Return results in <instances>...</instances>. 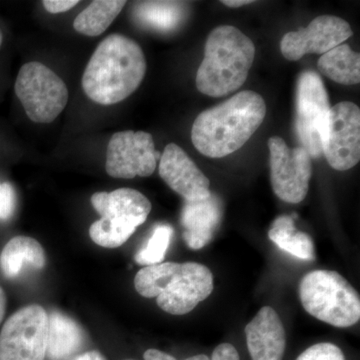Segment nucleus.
Returning <instances> with one entry per match:
<instances>
[{
  "label": "nucleus",
  "mask_w": 360,
  "mask_h": 360,
  "mask_svg": "<svg viewBox=\"0 0 360 360\" xmlns=\"http://www.w3.org/2000/svg\"><path fill=\"white\" fill-rule=\"evenodd\" d=\"M266 115V104L257 92H239L224 103L201 112L191 129L194 148L205 156L221 158L250 141Z\"/></svg>",
  "instance_id": "nucleus-1"
},
{
  "label": "nucleus",
  "mask_w": 360,
  "mask_h": 360,
  "mask_svg": "<svg viewBox=\"0 0 360 360\" xmlns=\"http://www.w3.org/2000/svg\"><path fill=\"white\" fill-rule=\"evenodd\" d=\"M146 59L134 40L122 34L105 37L96 47L82 75L85 94L94 103L112 105L141 86Z\"/></svg>",
  "instance_id": "nucleus-2"
},
{
  "label": "nucleus",
  "mask_w": 360,
  "mask_h": 360,
  "mask_svg": "<svg viewBox=\"0 0 360 360\" xmlns=\"http://www.w3.org/2000/svg\"><path fill=\"white\" fill-rule=\"evenodd\" d=\"M134 286L143 297H156L163 311L184 315L212 295L213 274L205 265L196 262H162L139 270Z\"/></svg>",
  "instance_id": "nucleus-3"
},
{
  "label": "nucleus",
  "mask_w": 360,
  "mask_h": 360,
  "mask_svg": "<svg viewBox=\"0 0 360 360\" xmlns=\"http://www.w3.org/2000/svg\"><path fill=\"white\" fill-rule=\"evenodd\" d=\"M255 56V46L250 37L234 26H219L206 40L205 58L196 73V87L212 97L236 91L248 79Z\"/></svg>",
  "instance_id": "nucleus-4"
},
{
  "label": "nucleus",
  "mask_w": 360,
  "mask_h": 360,
  "mask_svg": "<svg viewBox=\"0 0 360 360\" xmlns=\"http://www.w3.org/2000/svg\"><path fill=\"white\" fill-rule=\"evenodd\" d=\"M300 298L305 311L329 326L347 328L359 321V295L338 272L307 274L300 281Z\"/></svg>",
  "instance_id": "nucleus-5"
},
{
  "label": "nucleus",
  "mask_w": 360,
  "mask_h": 360,
  "mask_svg": "<svg viewBox=\"0 0 360 360\" xmlns=\"http://www.w3.org/2000/svg\"><path fill=\"white\" fill-rule=\"evenodd\" d=\"M90 201L101 217L90 226V238L97 245L106 248L124 245L137 227L146 221L151 212L148 198L132 188L96 193Z\"/></svg>",
  "instance_id": "nucleus-6"
},
{
  "label": "nucleus",
  "mask_w": 360,
  "mask_h": 360,
  "mask_svg": "<svg viewBox=\"0 0 360 360\" xmlns=\"http://www.w3.org/2000/svg\"><path fill=\"white\" fill-rule=\"evenodd\" d=\"M14 89L26 115L35 123L53 122L68 103L65 82L39 61L22 65Z\"/></svg>",
  "instance_id": "nucleus-7"
},
{
  "label": "nucleus",
  "mask_w": 360,
  "mask_h": 360,
  "mask_svg": "<svg viewBox=\"0 0 360 360\" xmlns=\"http://www.w3.org/2000/svg\"><path fill=\"white\" fill-rule=\"evenodd\" d=\"M330 108L321 77L314 71H303L296 85L295 130L302 148L311 158L322 155V139Z\"/></svg>",
  "instance_id": "nucleus-8"
},
{
  "label": "nucleus",
  "mask_w": 360,
  "mask_h": 360,
  "mask_svg": "<svg viewBox=\"0 0 360 360\" xmlns=\"http://www.w3.org/2000/svg\"><path fill=\"white\" fill-rule=\"evenodd\" d=\"M49 315L39 304L11 315L0 331V360H44Z\"/></svg>",
  "instance_id": "nucleus-9"
},
{
  "label": "nucleus",
  "mask_w": 360,
  "mask_h": 360,
  "mask_svg": "<svg viewBox=\"0 0 360 360\" xmlns=\"http://www.w3.org/2000/svg\"><path fill=\"white\" fill-rule=\"evenodd\" d=\"M270 179L277 198L300 203L307 198L311 179V158L304 148H290L281 137L269 139Z\"/></svg>",
  "instance_id": "nucleus-10"
},
{
  "label": "nucleus",
  "mask_w": 360,
  "mask_h": 360,
  "mask_svg": "<svg viewBox=\"0 0 360 360\" xmlns=\"http://www.w3.org/2000/svg\"><path fill=\"white\" fill-rule=\"evenodd\" d=\"M160 153L153 135L146 131L116 132L106 150V174L113 179L148 177L155 172Z\"/></svg>",
  "instance_id": "nucleus-11"
},
{
  "label": "nucleus",
  "mask_w": 360,
  "mask_h": 360,
  "mask_svg": "<svg viewBox=\"0 0 360 360\" xmlns=\"http://www.w3.org/2000/svg\"><path fill=\"white\" fill-rule=\"evenodd\" d=\"M322 153L329 165L345 172L360 160V110L350 101L330 108L328 125L322 139Z\"/></svg>",
  "instance_id": "nucleus-12"
},
{
  "label": "nucleus",
  "mask_w": 360,
  "mask_h": 360,
  "mask_svg": "<svg viewBox=\"0 0 360 360\" xmlns=\"http://www.w3.org/2000/svg\"><path fill=\"white\" fill-rule=\"evenodd\" d=\"M349 23L333 15L314 18L307 28L286 33L281 42L284 58L290 61L305 54H324L352 37Z\"/></svg>",
  "instance_id": "nucleus-13"
},
{
  "label": "nucleus",
  "mask_w": 360,
  "mask_h": 360,
  "mask_svg": "<svg viewBox=\"0 0 360 360\" xmlns=\"http://www.w3.org/2000/svg\"><path fill=\"white\" fill-rule=\"evenodd\" d=\"M160 175L172 191L186 201L207 198L210 181L180 146L167 144L160 156Z\"/></svg>",
  "instance_id": "nucleus-14"
},
{
  "label": "nucleus",
  "mask_w": 360,
  "mask_h": 360,
  "mask_svg": "<svg viewBox=\"0 0 360 360\" xmlns=\"http://www.w3.org/2000/svg\"><path fill=\"white\" fill-rule=\"evenodd\" d=\"M222 215L224 205L214 193H210L203 200L184 201L180 224L186 245L193 250H200L207 245L221 224Z\"/></svg>",
  "instance_id": "nucleus-15"
},
{
  "label": "nucleus",
  "mask_w": 360,
  "mask_h": 360,
  "mask_svg": "<svg viewBox=\"0 0 360 360\" xmlns=\"http://www.w3.org/2000/svg\"><path fill=\"white\" fill-rule=\"evenodd\" d=\"M246 343L252 360H283L286 338L276 310L262 307L245 328Z\"/></svg>",
  "instance_id": "nucleus-16"
},
{
  "label": "nucleus",
  "mask_w": 360,
  "mask_h": 360,
  "mask_svg": "<svg viewBox=\"0 0 360 360\" xmlns=\"http://www.w3.org/2000/svg\"><path fill=\"white\" fill-rule=\"evenodd\" d=\"M84 330L70 317L59 311L49 315L46 356L49 360H66L84 347Z\"/></svg>",
  "instance_id": "nucleus-17"
},
{
  "label": "nucleus",
  "mask_w": 360,
  "mask_h": 360,
  "mask_svg": "<svg viewBox=\"0 0 360 360\" xmlns=\"http://www.w3.org/2000/svg\"><path fill=\"white\" fill-rule=\"evenodd\" d=\"M46 262L44 248L34 238L15 236L6 243L0 255V269L6 278L20 276L25 265L44 269Z\"/></svg>",
  "instance_id": "nucleus-18"
},
{
  "label": "nucleus",
  "mask_w": 360,
  "mask_h": 360,
  "mask_svg": "<svg viewBox=\"0 0 360 360\" xmlns=\"http://www.w3.org/2000/svg\"><path fill=\"white\" fill-rule=\"evenodd\" d=\"M317 68L322 75L340 84L360 82V54L348 44H340L319 58Z\"/></svg>",
  "instance_id": "nucleus-19"
},
{
  "label": "nucleus",
  "mask_w": 360,
  "mask_h": 360,
  "mask_svg": "<svg viewBox=\"0 0 360 360\" xmlns=\"http://www.w3.org/2000/svg\"><path fill=\"white\" fill-rule=\"evenodd\" d=\"M269 238L281 250L303 260L315 258L314 243L309 234L298 231L292 215H281L270 226Z\"/></svg>",
  "instance_id": "nucleus-20"
},
{
  "label": "nucleus",
  "mask_w": 360,
  "mask_h": 360,
  "mask_svg": "<svg viewBox=\"0 0 360 360\" xmlns=\"http://www.w3.org/2000/svg\"><path fill=\"white\" fill-rule=\"evenodd\" d=\"M127 1L96 0L92 1L73 21L75 32L85 37H99L122 13Z\"/></svg>",
  "instance_id": "nucleus-21"
},
{
  "label": "nucleus",
  "mask_w": 360,
  "mask_h": 360,
  "mask_svg": "<svg viewBox=\"0 0 360 360\" xmlns=\"http://www.w3.org/2000/svg\"><path fill=\"white\" fill-rule=\"evenodd\" d=\"M134 13L141 25L160 32L174 30L184 15L181 4L174 1L139 2Z\"/></svg>",
  "instance_id": "nucleus-22"
},
{
  "label": "nucleus",
  "mask_w": 360,
  "mask_h": 360,
  "mask_svg": "<svg viewBox=\"0 0 360 360\" xmlns=\"http://www.w3.org/2000/svg\"><path fill=\"white\" fill-rule=\"evenodd\" d=\"M174 236V229L170 225L158 224L153 229L146 245L135 255V262L139 265H155L162 264L170 241Z\"/></svg>",
  "instance_id": "nucleus-23"
},
{
  "label": "nucleus",
  "mask_w": 360,
  "mask_h": 360,
  "mask_svg": "<svg viewBox=\"0 0 360 360\" xmlns=\"http://www.w3.org/2000/svg\"><path fill=\"white\" fill-rule=\"evenodd\" d=\"M296 360H345V357L333 343L321 342L307 348Z\"/></svg>",
  "instance_id": "nucleus-24"
},
{
  "label": "nucleus",
  "mask_w": 360,
  "mask_h": 360,
  "mask_svg": "<svg viewBox=\"0 0 360 360\" xmlns=\"http://www.w3.org/2000/svg\"><path fill=\"white\" fill-rule=\"evenodd\" d=\"M16 193L9 182L0 181V220L11 219L15 212Z\"/></svg>",
  "instance_id": "nucleus-25"
},
{
  "label": "nucleus",
  "mask_w": 360,
  "mask_h": 360,
  "mask_svg": "<svg viewBox=\"0 0 360 360\" xmlns=\"http://www.w3.org/2000/svg\"><path fill=\"white\" fill-rule=\"evenodd\" d=\"M79 4L77 0H44L42 6L47 13L58 14L66 13Z\"/></svg>",
  "instance_id": "nucleus-26"
},
{
  "label": "nucleus",
  "mask_w": 360,
  "mask_h": 360,
  "mask_svg": "<svg viewBox=\"0 0 360 360\" xmlns=\"http://www.w3.org/2000/svg\"><path fill=\"white\" fill-rule=\"evenodd\" d=\"M210 360H240L238 352L231 343H221L215 348Z\"/></svg>",
  "instance_id": "nucleus-27"
},
{
  "label": "nucleus",
  "mask_w": 360,
  "mask_h": 360,
  "mask_svg": "<svg viewBox=\"0 0 360 360\" xmlns=\"http://www.w3.org/2000/svg\"><path fill=\"white\" fill-rule=\"evenodd\" d=\"M144 360H177L172 355L158 349H148L144 352Z\"/></svg>",
  "instance_id": "nucleus-28"
},
{
  "label": "nucleus",
  "mask_w": 360,
  "mask_h": 360,
  "mask_svg": "<svg viewBox=\"0 0 360 360\" xmlns=\"http://www.w3.org/2000/svg\"><path fill=\"white\" fill-rule=\"evenodd\" d=\"M75 360H106L104 359L103 355L96 350L92 352H84V354L78 355Z\"/></svg>",
  "instance_id": "nucleus-29"
},
{
  "label": "nucleus",
  "mask_w": 360,
  "mask_h": 360,
  "mask_svg": "<svg viewBox=\"0 0 360 360\" xmlns=\"http://www.w3.org/2000/svg\"><path fill=\"white\" fill-rule=\"evenodd\" d=\"M224 6L232 7V8H238V7L248 6V4H253L251 0H224L221 1Z\"/></svg>",
  "instance_id": "nucleus-30"
},
{
  "label": "nucleus",
  "mask_w": 360,
  "mask_h": 360,
  "mask_svg": "<svg viewBox=\"0 0 360 360\" xmlns=\"http://www.w3.org/2000/svg\"><path fill=\"white\" fill-rule=\"evenodd\" d=\"M6 295L4 293V290H2L1 286H0V323L2 322V319H4V315H6Z\"/></svg>",
  "instance_id": "nucleus-31"
},
{
  "label": "nucleus",
  "mask_w": 360,
  "mask_h": 360,
  "mask_svg": "<svg viewBox=\"0 0 360 360\" xmlns=\"http://www.w3.org/2000/svg\"><path fill=\"white\" fill-rule=\"evenodd\" d=\"M184 360H210V357L205 354H198L194 355V356L188 357V359H186Z\"/></svg>",
  "instance_id": "nucleus-32"
},
{
  "label": "nucleus",
  "mask_w": 360,
  "mask_h": 360,
  "mask_svg": "<svg viewBox=\"0 0 360 360\" xmlns=\"http://www.w3.org/2000/svg\"><path fill=\"white\" fill-rule=\"evenodd\" d=\"M2 39H4V37H2L1 30H0V46H1L2 44Z\"/></svg>",
  "instance_id": "nucleus-33"
},
{
  "label": "nucleus",
  "mask_w": 360,
  "mask_h": 360,
  "mask_svg": "<svg viewBox=\"0 0 360 360\" xmlns=\"http://www.w3.org/2000/svg\"><path fill=\"white\" fill-rule=\"evenodd\" d=\"M125 360H134V359H125Z\"/></svg>",
  "instance_id": "nucleus-34"
}]
</instances>
